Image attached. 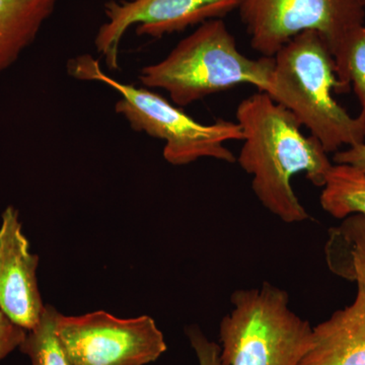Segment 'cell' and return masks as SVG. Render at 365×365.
<instances>
[{"mask_svg": "<svg viewBox=\"0 0 365 365\" xmlns=\"http://www.w3.org/2000/svg\"><path fill=\"white\" fill-rule=\"evenodd\" d=\"M242 130L237 162L253 176L252 189L269 212L285 223H299L309 215L292 188V178L304 173L323 188L333 163L314 136L302 132V124L289 110L263 91L242 100L235 112Z\"/></svg>", "mask_w": 365, "mask_h": 365, "instance_id": "1", "label": "cell"}, {"mask_svg": "<svg viewBox=\"0 0 365 365\" xmlns=\"http://www.w3.org/2000/svg\"><path fill=\"white\" fill-rule=\"evenodd\" d=\"M335 60L316 31L295 36L274 56L267 95L289 110L328 153L365 141V115L353 117L334 98L347 93Z\"/></svg>", "mask_w": 365, "mask_h": 365, "instance_id": "2", "label": "cell"}, {"mask_svg": "<svg viewBox=\"0 0 365 365\" xmlns=\"http://www.w3.org/2000/svg\"><path fill=\"white\" fill-rule=\"evenodd\" d=\"M274 57L249 58L222 19L201 24L160 61L143 67L144 88H162L178 107L191 105L239 85L267 93Z\"/></svg>", "mask_w": 365, "mask_h": 365, "instance_id": "3", "label": "cell"}, {"mask_svg": "<svg viewBox=\"0 0 365 365\" xmlns=\"http://www.w3.org/2000/svg\"><path fill=\"white\" fill-rule=\"evenodd\" d=\"M67 72L78 81H98L117 91L120 98L115 111L134 131L165 141L163 155L170 165H188L203 158L237 162L225 143L242 140L237 122L220 119L215 123H200L150 88H137L108 76L90 54L69 60Z\"/></svg>", "mask_w": 365, "mask_h": 365, "instance_id": "4", "label": "cell"}, {"mask_svg": "<svg viewBox=\"0 0 365 365\" xmlns=\"http://www.w3.org/2000/svg\"><path fill=\"white\" fill-rule=\"evenodd\" d=\"M230 304L220 325L222 365H299L313 327L290 309L284 289L265 282L235 290Z\"/></svg>", "mask_w": 365, "mask_h": 365, "instance_id": "5", "label": "cell"}, {"mask_svg": "<svg viewBox=\"0 0 365 365\" xmlns=\"http://www.w3.org/2000/svg\"><path fill=\"white\" fill-rule=\"evenodd\" d=\"M239 11L252 48L264 57L306 31L321 34L334 55L365 21L359 0H242Z\"/></svg>", "mask_w": 365, "mask_h": 365, "instance_id": "6", "label": "cell"}, {"mask_svg": "<svg viewBox=\"0 0 365 365\" xmlns=\"http://www.w3.org/2000/svg\"><path fill=\"white\" fill-rule=\"evenodd\" d=\"M55 332L73 365H146L168 349L150 316L120 319L104 311L78 317L58 313Z\"/></svg>", "mask_w": 365, "mask_h": 365, "instance_id": "7", "label": "cell"}, {"mask_svg": "<svg viewBox=\"0 0 365 365\" xmlns=\"http://www.w3.org/2000/svg\"><path fill=\"white\" fill-rule=\"evenodd\" d=\"M242 0H126L106 4V21L95 38L96 50L111 71L119 68L120 46L135 26L137 36L158 39L190 26L222 19L239 9Z\"/></svg>", "mask_w": 365, "mask_h": 365, "instance_id": "8", "label": "cell"}, {"mask_svg": "<svg viewBox=\"0 0 365 365\" xmlns=\"http://www.w3.org/2000/svg\"><path fill=\"white\" fill-rule=\"evenodd\" d=\"M38 265L39 257L31 252L19 211L7 206L0 225V311L26 331L39 324L46 307L38 287Z\"/></svg>", "mask_w": 365, "mask_h": 365, "instance_id": "9", "label": "cell"}, {"mask_svg": "<svg viewBox=\"0 0 365 365\" xmlns=\"http://www.w3.org/2000/svg\"><path fill=\"white\" fill-rule=\"evenodd\" d=\"M299 365H365V287L357 285L349 306L313 327L309 351Z\"/></svg>", "mask_w": 365, "mask_h": 365, "instance_id": "10", "label": "cell"}, {"mask_svg": "<svg viewBox=\"0 0 365 365\" xmlns=\"http://www.w3.org/2000/svg\"><path fill=\"white\" fill-rule=\"evenodd\" d=\"M57 0H0V72L25 51L51 16Z\"/></svg>", "mask_w": 365, "mask_h": 365, "instance_id": "11", "label": "cell"}, {"mask_svg": "<svg viewBox=\"0 0 365 365\" xmlns=\"http://www.w3.org/2000/svg\"><path fill=\"white\" fill-rule=\"evenodd\" d=\"M325 259L331 272L365 287V216H347L329 230Z\"/></svg>", "mask_w": 365, "mask_h": 365, "instance_id": "12", "label": "cell"}, {"mask_svg": "<svg viewBox=\"0 0 365 365\" xmlns=\"http://www.w3.org/2000/svg\"><path fill=\"white\" fill-rule=\"evenodd\" d=\"M319 203L328 215L338 220L352 215L365 216V173L351 165L333 163Z\"/></svg>", "mask_w": 365, "mask_h": 365, "instance_id": "13", "label": "cell"}, {"mask_svg": "<svg viewBox=\"0 0 365 365\" xmlns=\"http://www.w3.org/2000/svg\"><path fill=\"white\" fill-rule=\"evenodd\" d=\"M57 314L55 307L46 306L39 324L26 332L19 349L29 357L31 365H73L55 332Z\"/></svg>", "mask_w": 365, "mask_h": 365, "instance_id": "14", "label": "cell"}, {"mask_svg": "<svg viewBox=\"0 0 365 365\" xmlns=\"http://www.w3.org/2000/svg\"><path fill=\"white\" fill-rule=\"evenodd\" d=\"M333 57L338 79L347 91L352 85L365 115V26L348 34Z\"/></svg>", "mask_w": 365, "mask_h": 365, "instance_id": "15", "label": "cell"}, {"mask_svg": "<svg viewBox=\"0 0 365 365\" xmlns=\"http://www.w3.org/2000/svg\"><path fill=\"white\" fill-rule=\"evenodd\" d=\"M186 335L196 353L199 365H222L220 346L209 340L198 326L187 327Z\"/></svg>", "mask_w": 365, "mask_h": 365, "instance_id": "16", "label": "cell"}, {"mask_svg": "<svg viewBox=\"0 0 365 365\" xmlns=\"http://www.w3.org/2000/svg\"><path fill=\"white\" fill-rule=\"evenodd\" d=\"M26 332L28 331L16 325L0 311V361L16 348H20Z\"/></svg>", "mask_w": 365, "mask_h": 365, "instance_id": "17", "label": "cell"}, {"mask_svg": "<svg viewBox=\"0 0 365 365\" xmlns=\"http://www.w3.org/2000/svg\"><path fill=\"white\" fill-rule=\"evenodd\" d=\"M333 162L336 165H348L365 173V143L338 150L334 153Z\"/></svg>", "mask_w": 365, "mask_h": 365, "instance_id": "18", "label": "cell"}, {"mask_svg": "<svg viewBox=\"0 0 365 365\" xmlns=\"http://www.w3.org/2000/svg\"><path fill=\"white\" fill-rule=\"evenodd\" d=\"M359 1L360 2V4H364V6H365V0H359Z\"/></svg>", "mask_w": 365, "mask_h": 365, "instance_id": "19", "label": "cell"}]
</instances>
